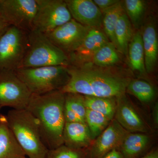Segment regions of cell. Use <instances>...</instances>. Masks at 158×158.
Listing matches in <instances>:
<instances>
[{"mask_svg": "<svg viewBox=\"0 0 158 158\" xmlns=\"http://www.w3.org/2000/svg\"><path fill=\"white\" fill-rule=\"evenodd\" d=\"M69 80L63 93L117 98L124 96L131 79L121 73L85 63L68 66Z\"/></svg>", "mask_w": 158, "mask_h": 158, "instance_id": "6da1fadb", "label": "cell"}, {"mask_svg": "<svg viewBox=\"0 0 158 158\" xmlns=\"http://www.w3.org/2000/svg\"><path fill=\"white\" fill-rule=\"evenodd\" d=\"M64 106L65 94L58 90L32 94L26 109L35 118L42 141L48 150L63 144Z\"/></svg>", "mask_w": 158, "mask_h": 158, "instance_id": "7a4b0ae2", "label": "cell"}, {"mask_svg": "<svg viewBox=\"0 0 158 158\" xmlns=\"http://www.w3.org/2000/svg\"><path fill=\"white\" fill-rule=\"evenodd\" d=\"M8 125L28 158H45L49 150L44 143L34 116L26 109L9 110Z\"/></svg>", "mask_w": 158, "mask_h": 158, "instance_id": "3957f363", "label": "cell"}, {"mask_svg": "<svg viewBox=\"0 0 158 158\" xmlns=\"http://www.w3.org/2000/svg\"><path fill=\"white\" fill-rule=\"evenodd\" d=\"M14 71L34 94L61 90L70 78L68 66L62 65L20 68Z\"/></svg>", "mask_w": 158, "mask_h": 158, "instance_id": "277c9868", "label": "cell"}, {"mask_svg": "<svg viewBox=\"0 0 158 158\" xmlns=\"http://www.w3.org/2000/svg\"><path fill=\"white\" fill-rule=\"evenodd\" d=\"M70 65L68 55L53 44L45 34L29 32L28 45L20 68Z\"/></svg>", "mask_w": 158, "mask_h": 158, "instance_id": "5b68a950", "label": "cell"}, {"mask_svg": "<svg viewBox=\"0 0 158 158\" xmlns=\"http://www.w3.org/2000/svg\"><path fill=\"white\" fill-rule=\"evenodd\" d=\"M28 33L10 26L0 36V73L20 68L28 45Z\"/></svg>", "mask_w": 158, "mask_h": 158, "instance_id": "8992f818", "label": "cell"}, {"mask_svg": "<svg viewBox=\"0 0 158 158\" xmlns=\"http://www.w3.org/2000/svg\"><path fill=\"white\" fill-rule=\"evenodd\" d=\"M37 2L32 31L47 34L72 19L65 1L37 0Z\"/></svg>", "mask_w": 158, "mask_h": 158, "instance_id": "52a82bcc", "label": "cell"}, {"mask_svg": "<svg viewBox=\"0 0 158 158\" xmlns=\"http://www.w3.org/2000/svg\"><path fill=\"white\" fill-rule=\"evenodd\" d=\"M31 91L15 71L0 73V106L13 110L27 109L31 99Z\"/></svg>", "mask_w": 158, "mask_h": 158, "instance_id": "ba28073f", "label": "cell"}, {"mask_svg": "<svg viewBox=\"0 0 158 158\" xmlns=\"http://www.w3.org/2000/svg\"><path fill=\"white\" fill-rule=\"evenodd\" d=\"M37 0H0V11L9 26L26 32L33 30Z\"/></svg>", "mask_w": 158, "mask_h": 158, "instance_id": "9c48e42d", "label": "cell"}, {"mask_svg": "<svg viewBox=\"0 0 158 158\" xmlns=\"http://www.w3.org/2000/svg\"><path fill=\"white\" fill-rule=\"evenodd\" d=\"M90 28L72 19L45 35L53 44L69 56L81 45Z\"/></svg>", "mask_w": 158, "mask_h": 158, "instance_id": "30bf717a", "label": "cell"}, {"mask_svg": "<svg viewBox=\"0 0 158 158\" xmlns=\"http://www.w3.org/2000/svg\"><path fill=\"white\" fill-rule=\"evenodd\" d=\"M128 133L113 118L90 147L85 150L86 158H101L112 150L118 148Z\"/></svg>", "mask_w": 158, "mask_h": 158, "instance_id": "8fae6325", "label": "cell"}, {"mask_svg": "<svg viewBox=\"0 0 158 158\" xmlns=\"http://www.w3.org/2000/svg\"><path fill=\"white\" fill-rule=\"evenodd\" d=\"M114 118L128 132L146 134L149 131L148 125L125 95L117 98Z\"/></svg>", "mask_w": 158, "mask_h": 158, "instance_id": "7c38bea8", "label": "cell"}, {"mask_svg": "<svg viewBox=\"0 0 158 158\" xmlns=\"http://www.w3.org/2000/svg\"><path fill=\"white\" fill-rule=\"evenodd\" d=\"M73 19L82 25L100 29L103 15L98 7L91 0H65Z\"/></svg>", "mask_w": 158, "mask_h": 158, "instance_id": "4fadbf2b", "label": "cell"}, {"mask_svg": "<svg viewBox=\"0 0 158 158\" xmlns=\"http://www.w3.org/2000/svg\"><path fill=\"white\" fill-rule=\"evenodd\" d=\"M109 41L104 31L100 29L90 28L81 45L69 55L70 65H77L89 62L97 51Z\"/></svg>", "mask_w": 158, "mask_h": 158, "instance_id": "5bb4252c", "label": "cell"}, {"mask_svg": "<svg viewBox=\"0 0 158 158\" xmlns=\"http://www.w3.org/2000/svg\"><path fill=\"white\" fill-rule=\"evenodd\" d=\"M141 34L145 69L147 73H150L155 69L158 56L157 34L153 19L148 18L143 26Z\"/></svg>", "mask_w": 158, "mask_h": 158, "instance_id": "9a60e30c", "label": "cell"}, {"mask_svg": "<svg viewBox=\"0 0 158 158\" xmlns=\"http://www.w3.org/2000/svg\"><path fill=\"white\" fill-rule=\"evenodd\" d=\"M63 144L75 149L85 150L91 145L92 139L85 123H65L63 132Z\"/></svg>", "mask_w": 158, "mask_h": 158, "instance_id": "2e32d148", "label": "cell"}, {"mask_svg": "<svg viewBox=\"0 0 158 158\" xmlns=\"http://www.w3.org/2000/svg\"><path fill=\"white\" fill-rule=\"evenodd\" d=\"M26 158L9 127L6 115L0 114V158Z\"/></svg>", "mask_w": 158, "mask_h": 158, "instance_id": "e0dca14e", "label": "cell"}, {"mask_svg": "<svg viewBox=\"0 0 158 158\" xmlns=\"http://www.w3.org/2000/svg\"><path fill=\"white\" fill-rule=\"evenodd\" d=\"M151 138L145 133L128 132L118 149L124 158H137L147 153Z\"/></svg>", "mask_w": 158, "mask_h": 158, "instance_id": "ac0fdd59", "label": "cell"}, {"mask_svg": "<svg viewBox=\"0 0 158 158\" xmlns=\"http://www.w3.org/2000/svg\"><path fill=\"white\" fill-rule=\"evenodd\" d=\"M127 56L130 66L133 71L140 75L145 76L147 74L141 31L139 30L134 33L130 41Z\"/></svg>", "mask_w": 158, "mask_h": 158, "instance_id": "d6986e66", "label": "cell"}, {"mask_svg": "<svg viewBox=\"0 0 158 158\" xmlns=\"http://www.w3.org/2000/svg\"><path fill=\"white\" fill-rule=\"evenodd\" d=\"M134 34L132 24L124 11L119 17L114 31L115 47L118 52L127 57L128 49Z\"/></svg>", "mask_w": 158, "mask_h": 158, "instance_id": "ffe728a7", "label": "cell"}, {"mask_svg": "<svg viewBox=\"0 0 158 158\" xmlns=\"http://www.w3.org/2000/svg\"><path fill=\"white\" fill-rule=\"evenodd\" d=\"M86 109L102 114L110 120L114 118L117 106V98L84 96Z\"/></svg>", "mask_w": 158, "mask_h": 158, "instance_id": "44dd1931", "label": "cell"}, {"mask_svg": "<svg viewBox=\"0 0 158 158\" xmlns=\"http://www.w3.org/2000/svg\"><path fill=\"white\" fill-rule=\"evenodd\" d=\"M123 4L120 1L102 11V27L109 41L114 45V31L119 17L124 12ZM115 46V45H114Z\"/></svg>", "mask_w": 158, "mask_h": 158, "instance_id": "7402d4cb", "label": "cell"}, {"mask_svg": "<svg viewBox=\"0 0 158 158\" xmlns=\"http://www.w3.org/2000/svg\"><path fill=\"white\" fill-rule=\"evenodd\" d=\"M90 60L95 66L107 68L118 63L120 58L115 46L109 41L97 51Z\"/></svg>", "mask_w": 158, "mask_h": 158, "instance_id": "603a6c76", "label": "cell"}, {"mask_svg": "<svg viewBox=\"0 0 158 158\" xmlns=\"http://www.w3.org/2000/svg\"><path fill=\"white\" fill-rule=\"evenodd\" d=\"M127 91L146 103L152 101L156 97V90L153 85L140 79L131 80L127 85Z\"/></svg>", "mask_w": 158, "mask_h": 158, "instance_id": "cb8c5ba5", "label": "cell"}, {"mask_svg": "<svg viewBox=\"0 0 158 158\" xmlns=\"http://www.w3.org/2000/svg\"><path fill=\"white\" fill-rule=\"evenodd\" d=\"M124 11L131 24L138 29L143 23L146 11V3L142 0H126L123 2Z\"/></svg>", "mask_w": 158, "mask_h": 158, "instance_id": "d4e9b609", "label": "cell"}, {"mask_svg": "<svg viewBox=\"0 0 158 158\" xmlns=\"http://www.w3.org/2000/svg\"><path fill=\"white\" fill-rule=\"evenodd\" d=\"M111 121L101 113L86 109L85 123L90 131L92 140L96 139L103 131Z\"/></svg>", "mask_w": 158, "mask_h": 158, "instance_id": "484cf974", "label": "cell"}, {"mask_svg": "<svg viewBox=\"0 0 158 158\" xmlns=\"http://www.w3.org/2000/svg\"><path fill=\"white\" fill-rule=\"evenodd\" d=\"M65 104L85 123L86 108L84 104L83 95L77 94L65 93Z\"/></svg>", "mask_w": 158, "mask_h": 158, "instance_id": "4316f807", "label": "cell"}, {"mask_svg": "<svg viewBox=\"0 0 158 158\" xmlns=\"http://www.w3.org/2000/svg\"><path fill=\"white\" fill-rule=\"evenodd\" d=\"M85 150L73 149L63 144L55 149L49 150L45 158H86Z\"/></svg>", "mask_w": 158, "mask_h": 158, "instance_id": "83f0119b", "label": "cell"}, {"mask_svg": "<svg viewBox=\"0 0 158 158\" xmlns=\"http://www.w3.org/2000/svg\"><path fill=\"white\" fill-rule=\"evenodd\" d=\"M64 116L65 123H85L68 106L65 104L64 106Z\"/></svg>", "mask_w": 158, "mask_h": 158, "instance_id": "f1b7e54d", "label": "cell"}, {"mask_svg": "<svg viewBox=\"0 0 158 158\" xmlns=\"http://www.w3.org/2000/svg\"><path fill=\"white\" fill-rule=\"evenodd\" d=\"M93 2L102 11H105L118 2L117 0H94Z\"/></svg>", "mask_w": 158, "mask_h": 158, "instance_id": "f546056e", "label": "cell"}, {"mask_svg": "<svg viewBox=\"0 0 158 158\" xmlns=\"http://www.w3.org/2000/svg\"><path fill=\"white\" fill-rule=\"evenodd\" d=\"M101 158H124L118 148L112 150Z\"/></svg>", "mask_w": 158, "mask_h": 158, "instance_id": "4dcf8cb0", "label": "cell"}, {"mask_svg": "<svg viewBox=\"0 0 158 158\" xmlns=\"http://www.w3.org/2000/svg\"><path fill=\"white\" fill-rule=\"evenodd\" d=\"M10 26L5 21L0 11V36L6 32Z\"/></svg>", "mask_w": 158, "mask_h": 158, "instance_id": "1f68e13d", "label": "cell"}, {"mask_svg": "<svg viewBox=\"0 0 158 158\" xmlns=\"http://www.w3.org/2000/svg\"><path fill=\"white\" fill-rule=\"evenodd\" d=\"M137 158H158V150L157 148H153L144 156Z\"/></svg>", "mask_w": 158, "mask_h": 158, "instance_id": "d6a6232c", "label": "cell"}, {"mask_svg": "<svg viewBox=\"0 0 158 158\" xmlns=\"http://www.w3.org/2000/svg\"><path fill=\"white\" fill-rule=\"evenodd\" d=\"M152 119L156 126L158 125V104L156 103L153 108L152 113Z\"/></svg>", "mask_w": 158, "mask_h": 158, "instance_id": "836d02e7", "label": "cell"}, {"mask_svg": "<svg viewBox=\"0 0 158 158\" xmlns=\"http://www.w3.org/2000/svg\"><path fill=\"white\" fill-rule=\"evenodd\" d=\"M2 109V107H1V106H0V110H1V109Z\"/></svg>", "mask_w": 158, "mask_h": 158, "instance_id": "e575fe53", "label": "cell"}, {"mask_svg": "<svg viewBox=\"0 0 158 158\" xmlns=\"http://www.w3.org/2000/svg\"></svg>", "mask_w": 158, "mask_h": 158, "instance_id": "d590c367", "label": "cell"}]
</instances>
